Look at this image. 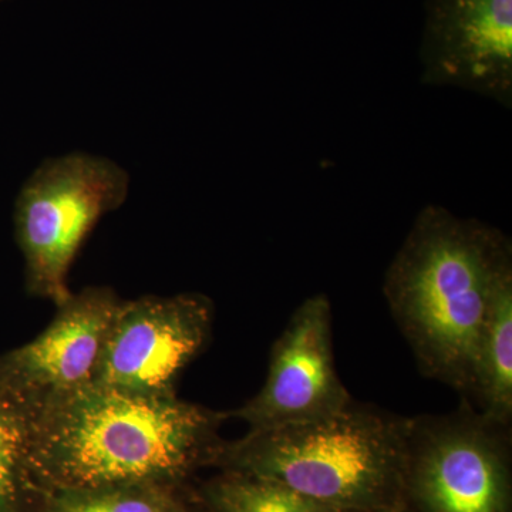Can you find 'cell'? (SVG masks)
I'll list each match as a JSON object with an SVG mask.
<instances>
[{
	"mask_svg": "<svg viewBox=\"0 0 512 512\" xmlns=\"http://www.w3.org/2000/svg\"><path fill=\"white\" fill-rule=\"evenodd\" d=\"M511 431L463 397L454 412L409 417L404 512H512Z\"/></svg>",
	"mask_w": 512,
	"mask_h": 512,
	"instance_id": "5",
	"label": "cell"
},
{
	"mask_svg": "<svg viewBox=\"0 0 512 512\" xmlns=\"http://www.w3.org/2000/svg\"><path fill=\"white\" fill-rule=\"evenodd\" d=\"M0 2H2V0H0Z\"/></svg>",
	"mask_w": 512,
	"mask_h": 512,
	"instance_id": "15",
	"label": "cell"
},
{
	"mask_svg": "<svg viewBox=\"0 0 512 512\" xmlns=\"http://www.w3.org/2000/svg\"><path fill=\"white\" fill-rule=\"evenodd\" d=\"M511 239L476 218L426 205L394 255L383 293L420 372L471 392L478 339Z\"/></svg>",
	"mask_w": 512,
	"mask_h": 512,
	"instance_id": "2",
	"label": "cell"
},
{
	"mask_svg": "<svg viewBox=\"0 0 512 512\" xmlns=\"http://www.w3.org/2000/svg\"><path fill=\"white\" fill-rule=\"evenodd\" d=\"M191 493L153 484L55 488L47 491L42 512H175Z\"/></svg>",
	"mask_w": 512,
	"mask_h": 512,
	"instance_id": "13",
	"label": "cell"
},
{
	"mask_svg": "<svg viewBox=\"0 0 512 512\" xmlns=\"http://www.w3.org/2000/svg\"><path fill=\"white\" fill-rule=\"evenodd\" d=\"M210 512H346L312 500L278 481L222 471L197 490Z\"/></svg>",
	"mask_w": 512,
	"mask_h": 512,
	"instance_id": "12",
	"label": "cell"
},
{
	"mask_svg": "<svg viewBox=\"0 0 512 512\" xmlns=\"http://www.w3.org/2000/svg\"><path fill=\"white\" fill-rule=\"evenodd\" d=\"M228 412L177 397L84 387L33 409V460L47 491L153 484L187 487L214 467Z\"/></svg>",
	"mask_w": 512,
	"mask_h": 512,
	"instance_id": "1",
	"label": "cell"
},
{
	"mask_svg": "<svg viewBox=\"0 0 512 512\" xmlns=\"http://www.w3.org/2000/svg\"><path fill=\"white\" fill-rule=\"evenodd\" d=\"M128 175L107 158H50L23 185L15 207L16 241L29 295L57 308L73 295L67 275L101 217L126 201Z\"/></svg>",
	"mask_w": 512,
	"mask_h": 512,
	"instance_id": "4",
	"label": "cell"
},
{
	"mask_svg": "<svg viewBox=\"0 0 512 512\" xmlns=\"http://www.w3.org/2000/svg\"><path fill=\"white\" fill-rule=\"evenodd\" d=\"M421 83L512 106V0H426Z\"/></svg>",
	"mask_w": 512,
	"mask_h": 512,
	"instance_id": "8",
	"label": "cell"
},
{
	"mask_svg": "<svg viewBox=\"0 0 512 512\" xmlns=\"http://www.w3.org/2000/svg\"><path fill=\"white\" fill-rule=\"evenodd\" d=\"M214 305L201 293L121 301L92 386L136 396L177 397L184 370L210 342Z\"/></svg>",
	"mask_w": 512,
	"mask_h": 512,
	"instance_id": "6",
	"label": "cell"
},
{
	"mask_svg": "<svg viewBox=\"0 0 512 512\" xmlns=\"http://www.w3.org/2000/svg\"><path fill=\"white\" fill-rule=\"evenodd\" d=\"M409 417L350 400L320 419L224 441L214 467L346 512H404Z\"/></svg>",
	"mask_w": 512,
	"mask_h": 512,
	"instance_id": "3",
	"label": "cell"
},
{
	"mask_svg": "<svg viewBox=\"0 0 512 512\" xmlns=\"http://www.w3.org/2000/svg\"><path fill=\"white\" fill-rule=\"evenodd\" d=\"M120 303L107 286L73 293L36 339L0 355V383L32 409L92 386Z\"/></svg>",
	"mask_w": 512,
	"mask_h": 512,
	"instance_id": "9",
	"label": "cell"
},
{
	"mask_svg": "<svg viewBox=\"0 0 512 512\" xmlns=\"http://www.w3.org/2000/svg\"><path fill=\"white\" fill-rule=\"evenodd\" d=\"M467 400L485 419L512 427V262L491 292Z\"/></svg>",
	"mask_w": 512,
	"mask_h": 512,
	"instance_id": "10",
	"label": "cell"
},
{
	"mask_svg": "<svg viewBox=\"0 0 512 512\" xmlns=\"http://www.w3.org/2000/svg\"><path fill=\"white\" fill-rule=\"evenodd\" d=\"M175 512H210V510L202 503L201 498L198 497L197 491H192L190 497H188L187 500L184 501V504Z\"/></svg>",
	"mask_w": 512,
	"mask_h": 512,
	"instance_id": "14",
	"label": "cell"
},
{
	"mask_svg": "<svg viewBox=\"0 0 512 512\" xmlns=\"http://www.w3.org/2000/svg\"><path fill=\"white\" fill-rule=\"evenodd\" d=\"M350 400L333 357L332 306L320 293L296 308L276 339L262 389L228 417L248 431L269 430L329 416Z\"/></svg>",
	"mask_w": 512,
	"mask_h": 512,
	"instance_id": "7",
	"label": "cell"
},
{
	"mask_svg": "<svg viewBox=\"0 0 512 512\" xmlns=\"http://www.w3.org/2000/svg\"><path fill=\"white\" fill-rule=\"evenodd\" d=\"M46 493L33 460V409L0 383V512H42Z\"/></svg>",
	"mask_w": 512,
	"mask_h": 512,
	"instance_id": "11",
	"label": "cell"
}]
</instances>
